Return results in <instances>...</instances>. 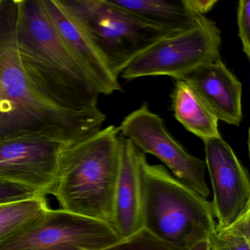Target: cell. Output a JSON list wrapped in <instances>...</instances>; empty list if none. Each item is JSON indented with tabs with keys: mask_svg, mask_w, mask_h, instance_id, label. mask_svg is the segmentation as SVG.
<instances>
[{
	"mask_svg": "<svg viewBox=\"0 0 250 250\" xmlns=\"http://www.w3.org/2000/svg\"><path fill=\"white\" fill-rule=\"evenodd\" d=\"M172 109L175 119L202 140L222 137L219 120L196 92L182 80H175Z\"/></svg>",
	"mask_w": 250,
	"mask_h": 250,
	"instance_id": "9a60e30c",
	"label": "cell"
},
{
	"mask_svg": "<svg viewBox=\"0 0 250 250\" xmlns=\"http://www.w3.org/2000/svg\"><path fill=\"white\" fill-rule=\"evenodd\" d=\"M178 80L187 83L219 121L239 126L243 119L242 84L221 58L200 65Z\"/></svg>",
	"mask_w": 250,
	"mask_h": 250,
	"instance_id": "4fadbf2b",
	"label": "cell"
},
{
	"mask_svg": "<svg viewBox=\"0 0 250 250\" xmlns=\"http://www.w3.org/2000/svg\"><path fill=\"white\" fill-rule=\"evenodd\" d=\"M42 2L65 47L96 91L106 96L122 91L118 77L61 0H42Z\"/></svg>",
	"mask_w": 250,
	"mask_h": 250,
	"instance_id": "8fae6325",
	"label": "cell"
},
{
	"mask_svg": "<svg viewBox=\"0 0 250 250\" xmlns=\"http://www.w3.org/2000/svg\"><path fill=\"white\" fill-rule=\"evenodd\" d=\"M45 196L34 188L0 180V206Z\"/></svg>",
	"mask_w": 250,
	"mask_h": 250,
	"instance_id": "d6986e66",
	"label": "cell"
},
{
	"mask_svg": "<svg viewBox=\"0 0 250 250\" xmlns=\"http://www.w3.org/2000/svg\"><path fill=\"white\" fill-rule=\"evenodd\" d=\"M15 41L24 72L58 106L73 111L99 107V94L64 45L42 0H15Z\"/></svg>",
	"mask_w": 250,
	"mask_h": 250,
	"instance_id": "7a4b0ae2",
	"label": "cell"
},
{
	"mask_svg": "<svg viewBox=\"0 0 250 250\" xmlns=\"http://www.w3.org/2000/svg\"><path fill=\"white\" fill-rule=\"evenodd\" d=\"M150 25L178 33L197 25L204 17L196 14L186 0H109Z\"/></svg>",
	"mask_w": 250,
	"mask_h": 250,
	"instance_id": "5bb4252c",
	"label": "cell"
},
{
	"mask_svg": "<svg viewBox=\"0 0 250 250\" xmlns=\"http://www.w3.org/2000/svg\"><path fill=\"white\" fill-rule=\"evenodd\" d=\"M61 1L84 29L118 78L139 54L174 33L147 24L109 0Z\"/></svg>",
	"mask_w": 250,
	"mask_h": 250,
	"instance_id": "5b68a950",
	"label": "cell"
},
{
	"mask_svg": "<svg viewBox=\"0 0 250 250\" xmlns=\"http://www.w3.org/2000/svg\"><path fill=\"white\" fill-rule=\"evenodd\" d=\"M120 153L121 134L112 125L67 146L52 193L62 210L111 225Z\"/></svg>",
	"mask_w": 250,
	"mask_h": 250,
	"instance_id": "3957f363",
	"label": "cell"
},
{
	"mask_svg": "<svg viewBox=\"0 0 250 250\" xmlns=\"http://www.w3.org/2000/svg\"><path fill=\"white\" fill-rule=\"evenodd\" d=\"M122 239L108 222L49 208L0 243V250H101Z\"/></svg>",
	"mask_w": 250,
	"mask_h": 250,
	"instance_id": "52a82bcc",
	"label": "cell"
},
{
	"mask_svg": "<svg viewBox=\"0 0 250 250\" xmlns=\"http://www.w3.org/2000/svg\"><path fill=\"white\" fill-rule=\"evenodd\" d=\"M238 35L242 45L243 52L250 58V1L240 0L237 7Z\"/></svg>",
	"mask_w": 250,
	"mask_h": 250,
	"instance_id": "ffe728a7",
	"label": "cell"
},
{
	"mask_svg": "<svg viewBox=\"0 0 250 250\" xmlns=\"http://www.w3.org/2000/svg\"><path fill=\"white\" fill-rule=\"evenodd\" d=\"M193 250H209L208 243H203L197 246Z\"/></svg>",
	"mask_w": 250,
	"mask_h": 250,
	"instance_id": "7402d4cb",
	"label": "cell"
},
{
	"mask_svg": "<svg viewBox=\"0 0 250 250\" xmlns=\"http://www.w3.org/2000/svg\"><path fill=\"white\" fill-rule=\"evenodd\" d=\"M49 208L46 196L0 206V243Z\"/></svg>",
	"mask_w": 250,
	"mask_h": 250,
	"instance_id": "2e32d148",
	"label": "cell"
},
{
	"mask_svg": "<svg viewBox=\"0 0 250 250\" xmlns=\"http://www.w3.org/2000/svg\"><path fill=\"white\" fill-rule=\"evenodd\" d=\"M118 128L120 134L143 153L162 161L175 178L205 198L210 195L206 181L205 162L190 154L171 135L164 120L146 104L127 115Z\"/></svg>",
	"mask_w": 250,
	"mask_h": 250,
	"instance_id": "ba28073f",
	"label": "cell"
},
{
	"mask_svg": "<svg viewBox=\"0 0 250 250\" xmlns=\"http://www.w3.org/2000/svg\"><path fill=\"white\" fill-rule=\"evenodd\" d=\"M146 156L121 135L118 181L114 198L112 228L125 238L143 228V200Z\"/></svg>",
	"mask_w": 250,
	"mask_h": 250,
	"instance_id": "7c38bea8",
	"label": "cell"
},
{
	"mask_svg": "<svg viewBox=\"0 0 250 250\" xmlns=\"http://www.w3.org/2000/svg\"><path fill=\"white\" fill-rule=\"evenodd\" d=\"M208 247L209 250H250V210L229 226L216 224Z\"/></svg>",
	"mask_w": 250,
	"mask_h": 250,
	"instance_id": "e0dca14e",
	"label": "cell"
},
{
	"mask_svg": "<svg viewBox=\"0 0 250 250\" xmlns=\"http://www.w3.org/2000/svg\"><path fill=\"white\" fill-rule=\"evenodd\" d=\"M188 6L200 17H205L207 13L217 3V0H186Z\"/></svg>",
	"mask_w": 250,
	"mask_h": 250,
	"instance_id": "44dd1931",
	"label": "cell"
},
{
	"mask_svg": "<svg viewBox=\"0 0 250 250\" xmlns=\"http://www.w3.org/2000/svg\"><path fill=\"white\" fill-rule=\"evenodd\" d=\"M0 3H1V0H0Z\"/></svg>",
	"mask_w": 250,
	"mask_h": 250,
	"instance_id": "603a6c76",
	"label": "cell"
},
{
	"mask_svg": "<svg viewBox=\"0 0 250 250\" xmlns=\"http://www.w3.org/2000/svg\"><path fill=\"white\" fill-rule=\"evenodd\" d=\"M15 0L0 3V143L44 137L70 146L103 128L99 107L64 109L48 99L21 67L15 41Z\"/></svg>",
	"mask_w": 250,
	"mask_h": 250,
	"instance_id": "6da1fadb",
	"label": "cell"
},
{
	"mask_svg": "<svg viewBox=\"0 0 250 250\" xmlns=\"http://www.w3.org/2000/svg\"><path fill=\"white\" fill-rule=\"evenodd\" d=\"M221 46L220 30L204 17L194 27L155 42L133 59L118 79L131 81L167 76L178 80L200 65L220 58Z\"/></svg>",
	"mask_w": 250,
	"mask_h": 250,
	"instance_id": "8992f818",
	"label": "cell"
},
{
	"mask_svg": "<svg viewBox=\"0 0 250 250\" xmlns=\"http://www.w3.org/2000/svg\"><path fill=\"white\" fill-rule=\"evenodd\" d=\"M211 202L175 178L163 165L147 163L143 228L184 250L208 243L216 226Z\"/></svg>",
	"mask_w": 250,
	"mask_h": 250,
	"instance_id": "277c9868",
	"label": "cell"
},
{
	"mask_svg": "<svg viewBox=\"0 0 250 250\" xmlns=\"http://www.w3.org/2000/svg\"><path fill=\"white\" fill-rule=\"evenodd\" d=\"M206 167L213 188L211 204L218 226L225 228L250 210L248 172L222 137L203 140Z\"/></svg>",
	"mask_w": 250,
	"mask_h": 250,
	"instance_id": "30bf717a",
	"label": "cell"
},
{
	"mask_svg": "<svg viewBox=\"0 0 250 250\" xmlns=\"http://www.w3.org/2000/svg\"><path fill=\"white\" fill-rule=\"evenodd\" d=\"M101 250H184L172 245L143 228L119 242Z\"/></svg>",
	"mask_w": 250,
	"mask_h": 250,
	"instance_id": "ac0fdd59",
	"label": "cell"
},
{
	"mask_svg": "<svg viewBox=\"0 0 250 250\" xmlns=\"http://www.w3.org/2000/svg\"><path fill=\"white\" fill-rule=\"evenodd\" d=\"M68 145L39 137L0 143V180L21 184L43 195L52 194L58 178L60 161Z\"/></svg>",
	"mask_w": 250,
	"mask_h": 250,
	"instance_id": "9c48e42d",
	"label": "cell"
}]
</instances>
